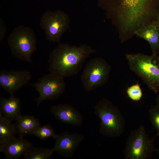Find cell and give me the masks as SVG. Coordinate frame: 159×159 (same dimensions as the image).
Listing matches in <instances>:
<instances>
[{"label": "cell", "mask_w": 159, "mask_h": 159, "mask_svg": "<svg viewBox=\"0 0 159 159\" xmlns=\"http://www.w3.org/2000/svg\"><path fill=\"white\" fill-rule=\"evenodd\" d=\"M29 84L39 94L35 99L38 105L45 100L58 98L64 93L66 88L64 78L51 73L40 77L34 83Z\"/></svg>", "instance_id": "obj_9"}, {"label": "cell", "mask_w": 159, "mask_h": 159, "mask_svg": "<svg viewBox=\"0 0 159 159\" xmlns=\"http://www.w3.org/2000/svg\"><path fill=\"white\" fill-rule=\"evenodd\" d=\"M33 135L42 140H45L50 137L56 139L59 135L55 134L53 128L49 124L40 125L35 130Z\"/></svg>", "instance_id": "obj_19"}, {"label": "cell", "mask_w": 159, "mask_h": 159, "mask_svg": "<svg viewBox=\"0 0 159 159\" xmlns=\"http://www.w3.org/2000/svg\"><path fill=\"white\" fill-rule=\"evenodd\" d=\"M126 93L130 99L135 101L140 100L143 95L140 85L138 83L128 87L126 90Z\"/></svg>", "instance_id": "obj_20"}, {"label": "cell", "mask_w": 159, "mask_h": 159, "mask_svg": "<svg viewBox=\"0 0 159 159\" xmlns=\"http://www.w3.org/2000/svg\"><path fill=\"white\" fill-rule=\"evenodd\" d=\"M69 23L68 15L60 10L46 11L42 15L40 21L41 27L44 32L47 40L53 42H60Z\"/></svg>", "instance_id": "obj_8"}, {"label": "cell", "mask_w": 159, "mask_h": 159, "mask_svg": "<svg viewBox=\"0 0 159 159\" xmlns=\"http://www.w3.org/2000/svg\"><path fill=\"white\" fill-rule=\"evenodd\" d=\"M151 123L159 135V107L156 105L151 106L149 110Z\"/></svg>", "instance_id": "obj_21"}, {"label": "cell", "mask_w": 159, "mask_h": 159, "mask_svg": "<svg viewBox=\"0 0 159 159\" xmlns=\"http://www.w3.org/2000/svg\"><path fill=\"white\" fill-rule=\"evenodd\" d=\"M7 42L14 56L22 61L32 63L31 57L37 49V39L31 28L23 25L16 27L9 34Z\"/></svg>", "instance_id": "obj_5"}, {"label": "cell", "mask_w": 159, "mask_h": 159, "mask_svg": "<svg viewBox=\"0 0 159 159\" xmlns=\"http://www.w3.org/2000/svg\"><path fill=\"white\" fill-rule=\"evenodd\" d=\"M14 124L17 133L19 137L33 135L35 130L41 125L39 120L33 116L21 115Z\"/></svg>", "instance_id": "obj_16"}, {"label": "cell", "mask_w": 159, "mask_h": 159, "mask_svg": "<svg viewBox=\"0 0 159 159\" xmlns=\"http://www.w3.org/2000/svg\"><path fill=\"white\" fill-rule=\"evenodd\" d=\"M51 112L57 120L62 123L80 126L82 125L83 117L74 107L67 104L53 105L50 108Z\"/></svg>", "instance_id": "obj_12"}, {"label": "cell", "mask_w": 159, "mask_h": 159, "mask_svg": "<svg viewBox=\"0 0 159 159\" xmlns=\"http://www.w3.org/2000/svg\"><path fill=\"white\" fill-rule=\"evenodd\" d=\"M156 105L159 107V94H158L156 98Z\"/></svg>", "instance_id": "obj_24"}, {"label": "cell", "mask_w": 159, "mask_h": 159, "mask_svg": "<svg viewBox=\"0 0 159 159\" xmlns=\"http://www.w3.org/2000/svg\"><path fill=\"white\" fill-rule=\"evenodd\" d=\"M95 114L100 119L99 132L113 138L120 137L125 128V119L119 109L110 100H100L94 107Z\"/></svg>", "instance_id": "obj_3"}, {"label": "cell", "mask_w": 159, "mask_h": 159, "mask_svg": "<svg viewBox=\"0 0 159 159\" xmlns=\"http://www.w3.org/2000/svg\"><path fill=\"white\" fill-rule=\"evenodd\" d=\"M17 133L14 124L0 113V152L5 145L16 138Z\"/></svg>", "instance_id": "obj_17"}, {"label": "cell", "mask_w": 159, "mask_h": 159, "mask_svg": "<svg viewBox=\"0 0 159 159\" xmlns=\"http://www.w3.org/2000/svg\"><path fill=\"white\" fill-rule=\"evenodd\" d=\"M111 70L110 66L103 58L97 57L91 59L86 64L80 76L84 90L90 92L105 85Z\"/></svg>", "instance_id": "obj_7"}, {"label": "cell", "mask_w": 159, "mask_h": 159, "mask_svg": "<svg viewBox=\"0 0 159 159\" xmlns=\"http://www.w3.org/2000/svg\"><path fill=\"white\" fill-rule=\"evenodd\" d=\"M95 52L86 44L77 47L59 44L49 54V71L64 78L74 76L81 69L87 58Z\"/></svg>", "instance_id": "obj_2"}, {"label": "cell", "mask_w": 159, "mask_h": 159, "mask_svg": "<svg viewBox=\"0 0 159 159\" xmlns=\"http://www.w3.org/2000/svg\"><path fill=\"white\" fill-rule=\"evenodd\" d=\"M156 136L149 138L143 125L132 130L128 136L123 150L126 159H149L156 151L154 140Z\"/></svg>", "instance_id": "obj_6"}, {"label": "cell", "mask_w": 159, "mask_h": 159, "mask_svg": "<svg viewBox=\"0 0 159 159\" xmlns=\"http://www.w3.org/2000/svg\"><path fill=\"white\" fill-rule=\"evenodd\" d=\"M0 41H1L3 39L6 32V27L3 20L0 18Z\"/></svg>", "instance_id": "obj_22"}, {"label": "cell", "mask_w": 159, "mask_h": 159, "mask_svg": "<svg viewBox=\"0 0 159 159\" xmlns=\"http://www.w3.org/2000/svg\"><path fill=\"white\" fill-rule=\"evenodd\" d=\"M54 152L52 149L32 146L24 154L23 159H50Z\"/></svg>", "instance_id": "obj_18"}, {"label": "cell", "mask_w": 159, "mask_h": 159, "mask_svg": "<svg viewBox=\"0 0 159 159\" xmlns=\"http://www.w3.org/2000/svg\"><path fill=\"white\" fill-rule=\"evenodd\" d=\"M155 58L157 61L158 64H159V54L155 57Z\"/></svg>", "instance_id": "obj_25"}, {"label": "cell", "mask_w": 159, "mask_h": 159, "mask_svg": "<svg viewBox=\"0 0 159 159\" xmlns=\"http://www.w3.org/2000/svg\"><path fill=\"white\" fill-rule=\"evenodd\" d=\"M129 68L152 91L159 93V64L155 57L142 53L126 54Z\"/></svg>", "instance_id": "obj_4"}, {"label": "cell", "mask_w": 159, "mask_h": 159, "mask_svg": "<svg viewBox=\"0 0 159 159\" xmlns=\"http://www.w3.org/2000/svg\"><path fill=\"white\" fill-rule=\"evenodd\" d=\"M0 113L8 120L16 121L21 115L19 99L10 95L9 98L0 99Z\"/></svg>", "instance_id": "obj_15"}, {"label": "cell", "mask_w": 159, "mask_h": 159, "mask_svg": "<svg viewBox=\"0 0 159 159\" xmlns=\"http://www.w3.org/2000/svg\"><path fill=\"white\" fill-rule=\"evenodd\" d=\"M33 146L32 144L23 137L16 138L8 142L2 152L6 158H18Z\"/></svg>", "instance_id": "obj_13"}, {"label": "cell", "mask_w": 159, "mask_h": 159, "mask_svg": "<svg viewBox=\"0 0 159 159\" xmlns=\"http://www.w3.org/2000/svg\"><path fill=\"white\" fill-rule=\"evenodd\" d=\"M84 138L83 135L78 133H71L66 131L59 135L52 149L64 157L71 158Z\"/></svg>", "instance_id": "obj_11"}, {"label": "cell", "mask_w": 159, "mask_h": 159, "mask_svg": "<svg viewBox=\"0 0 159 159\" xmlns=\"http://www.w3.org/2000/svg\"><path fill=\"white\" fill-rule=\"evenodd\" d=\"M154 23L157 28L159 29V18Z\"/></svg>", "instance_id": "obj_23"}, {"label": "cell", "mask_w": 159, "mask_h": 159, "mask_svg": "<svg viewBox=\"0 0 159 159\" xmlns=\"http://www.w3.org/2000/svg\"><path fill=\"white\" fill-rule=\"evenodd\" d=\"M98 5L106 11L122 43L159 18V0H99Z\"/></svg>", "instance_id": "obj_1"}, {"label": "cell", "mask_w": 159, "mask_h": 159, "mask_svg": "<svg viewBox=\"0 0 159 159\" xmlns=\"http://www.w3.org/2000/svg\"><path fill=\"white\" fill-rule=\"evenodd\" d=\"M32 78L28 71L21 70H3L0 72V86L10 95L26 85Z\"/></svg>", "instance_id": "obj_10"}, {"label": "cell", "mask_w": 159, "mask_h": 159, "mask_svg": "<svg viewBox=\"0 0 159 159\" xmlns=\"http://www.w3.org/2000/svg\"><path fill=\"white\" fill-rule=\"evenodd\" d=\"M156 151L158 153L159 155V148L158 149H156Z\"/></svg>", "instance_id": "obj_26"}, {"label": "cell", "mask_w": 159, "mask_h": 159, "mask_svg": "<svg viewBox=\"0 0 159 159\" xmlns=\"http://www.w3.org/2000/svg\"><path fill=\"white\" fill-rule=\"evenodd\" d=\"M135 35L148 42L152 55L156 57L159 54V29L154 23L140 28L136 32Z\"/></svg>", "instance_id": "obj_14"}]
</instances>
